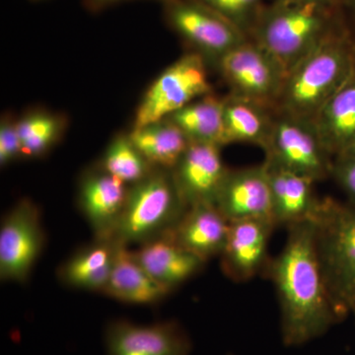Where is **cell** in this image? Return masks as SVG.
<instances>
[{
  "mask_svg": "<svg viewBox=\"0 0 355 355\" xmlns=\"http://www.w3.org/2000/svg\"><path fill=\"white\" fill-rule=\"evenodd\" d=\"M343 8H347L355 18V0H343Z\"/></svg>",
  "mask_w": 355,
  "mask_h": 355,
  "instance_id": "obj_31",
  "label": "cell"
},
{
  "mask_svg": "<svg viewBox=\"0 0 355 355\" xmlns=\"http://www.w3.org/2000/svg\"><path fill=\"white\" fill-rule=\"evenodd\" d=\"M223 103L209 94L195 100L168 116L190 142L223 146Z\"/></svg>",
  "mask_w": 355,
  "mask_h": 355,
  "instance_id": "obj_24",
  "label": "cell"
},
{
  "mask_svg": "<svg viewBox=\"0 0 355 355\" xmlns=\"http://www.w3.org/2000/svg\"><path fill=\"white\" fill-rule=\"evenodd\" d=\"M258 103L230 95L223 103L224 146L253 144L265 146L272 130L275 114Z\"/></svg>",
  "mask_w": 355,
  "mask_h": 355,
  "instance_id": "obj_22",
  "label": "cell"
},
{
  "mask_svg": "<svg viewBox=\"0 0 355 355\" xmlns=\"http://www.w3.org/2000/svg\"><path fill=\"white\" fill-rule=\"evenodd\" d=\"M218 65L231 95L275 111L286 73L259 44L247 40L224 55Z\"/></svg>",
  "mask_w": 355,
  "mask_h": 355,
  "instance_id": "obj_8",
  "label": "cell"
},
{
  "mask_svg": "<svg viewBox=\"0 0 355 355\" xmlns=\"http://www.w3.org/2000/svg\"><path fill=\"white\" fill-rule=\"evenodd\" d=\"M187 209L172 170L155 167L141 181L128 186L110 240L123 246H139L170 232Z\"/></svg>",
  "mask_w": 355,
  "mask_h": 355,
  "instance_id": "obj_4",
  "label": "cell"
},
{
  "mask_svg": "<svg viewBox=\"0 0 355 355\" xmlns=\"http://www.w3.org/2000/svg\"><path fill=\"white\" fill-rule=\"evenodd\" d=\"M62 123L50 114H28L17 121L22 156L36 158L46 153L58 140Z\"/></svg>",
  "mask_w": 355,
  "mask_h": 355,
  "instance_id": "obj_26",
  "label": "cell"
},
{
  "mask_svg": "<svg viewBox=\"0 0 355 355\" xmlns=\"http://www.w3.org/2000/svg\"><path fill=\"white\" fill-rule=\"evenodd\" d=\"M205 60L200 53H186L154 81L140 103L133 128L163 120L198 98L210 94Z\"/></svg>",
  "mask_w": 355,
  "mask_h": 355,
  "instance_id": "obj_7",
  "label": "cell"
},
{
  "mask_svg": "<svg viewBox=\"0 0 355 355\" xmlns=\"http://www.w3.org/2000/svg\"><path fill=\"white\" fill-rule=\"evenodd\" d=\"M354 72L352 46L342 26L288 72L275 111L312 123Z\"/></svg>",
  "mask_w": 355,
  "mask_h": 355,
  "instance_id": "obj_3",
  "label": "cell"
},
{
  "mask_svg": "<svg viewBox=\"0 0 355 355\" xmlns=\"http://www.w3.org/2000/svg\"><path fill=\"white\" fill-rule=\"evenodd\" d=\"M166 16L173 29L195 46L200 55L217 62L249 40L232 23L197 0H166Z\"/></svg>",
  "mask_w": 355,
  "mask_h": 355,
  "instance_id": "obj_10",
  "label": "cell"
},
{
  "mask_svg": "<svg viewBox=\"0 0 355 355\" xmlns=\"http://www.w3.org/2000/svg\"><path fill=\"white\" fill-rule=\"evenodd\" d=\"M38 207L22 198L4 216L0 227V279L25 282L44 248Z\"/></svg>",
  "mask_w": 355,
  "mask_h": 355,
  "instance_id": "obj_9",
  "label": "cell"
},
{
  "mask_svg": "<svg viewBox=\"0 0 355 355\" xmlns=\"http://www.w3.org/2000/svg\"><path fill=\"white\" fill-rule=\"evenodd\" d=\"M275 224L268 220H238L229 223L227 239L220 254L224 273L237 282L263 272L270 260L268 242Z\"/></svg>",
  "mask_w": 355,
  "mask_h": 355,
  "instance_id": "obj_13",
  "label": "cell"
},
{
  "mask_svg": "<svg viewBox=\"0 0 355 355\" xmlns=\"http://www.w3.org/2000/svg\"><path fill=\"white\" fill-rule=\"evenodd\" d=\"M116 243L97 240L76 252L58 270V277L73 288L103 292L113 268Z\"/></svg>",
  "mask_w": 355,
  "mask_h": 355,
  "instance_id": "obj_21",
  "label": "cell"
},
{
  "mask_svg": "<svg viewBox=\"0 0 355 355\" xmlns=\"http://www.w3.org/2000/svg\"><path fill=\"white\" fill-rule=\"evenodd\" d=\"M342 9L303 2L263 6L250 40L272 55L286 76L329 35L342 27Z\"/></svg>",
  "mask_w": 355,
  "mask_h": 355,
  "instance_id": "obj_2",
  "label": "cell"
},
{
  "mask_svg": "<svg viewBox=\"0 0 355 355\" xmlns=\"http://www.w3.org/2000/svg\"><path fill=\"white\" fill-rule=\"evenodd\" d=\"M272 1L303 2V3H316L321 6L335 7L343 9V0H272Z\"/></svg>",
  "mask_w": 355,
  "mask_h": 355,
  "instance_id": "obj_30",
  "label": "cell"
},
{
  "mask_svg": "<svg viewBox=\"0 0 355 355\" xmlns=\"http://www.w3.org/2000/svg\"><path fill=\"white\" fill-rule=\"evenodd\" d=\"M107 355H189L191 342L177 322L137 324L116 320L106 331Z\"/></svg>",
  "mask_w": 355,
  "mask_h": 355,
  "instance_id": "obj_11",
  "label": "cell"
},
{
  "mask_svg": "<svg viewBox=\"0 0 355 355\" xmlns=\"http://www.w3.org/2000/svg\"><path fill=\"white\" fill-rule=\"evenodd\" d=\"M266 162L321 182L331 175L333 160L320 142L312 123L275 111L265 146Z\"/></svg>",
  "mask_w": 355,
  "mask_h": 355,
  "instance_id": "obj_6",
  "label": "cell"
},
{
  "mask_svg": "<svg viewBox=\"0 0 355 355\" xmlns=\"http://www.w3.org/2000/svg\"><path fill=\"white\" fill-rule=\"evenodd\" d=\"M265 163L272 193L273 221L288 226L312 218L320 200L315 196L312 180L277 166Z\"/></svg>",
  "mask_w": 355,
  "mask_h": 355,
  "instance_id": "obj_18",
  "label": "cell"
},
{
  "mask_svg": "<svg viewBox=\"0 0 355 355\" xmlns=\"http://www.w3.org/2000/svg\"><path fill=\"white\" fill-rule=\"evenodd\" d=\"M220 148L216 144L190 142L172 170L188 207L198 203H216L228 171L222 162Z\"/></svg>",
  "mask_w": 355,
  "mask_h": 355,
  "instance_id": "obj_14",
  "label": "cell"
},
{
  "mask_svg": "<svg viewBox=\"0 0 355 355\" xmlns=\"http://www.w3.org/2000/svg\"><path fill=\"white\" fill-rule=\"evenodd\" d=\"M132 144L130 135H119L110 144L102 169L128 186L144 179L154 169Z\"/></svg>",
  "mask_w": 355,
  "mask_h": 355,
  "instance_id": "obj_25",
  "label": "cell"
},
{
  "mask_svg": "<svg viewBox=\"0 0 355 355\" xmlns=\"http://www.w3.org/2000/svg\"><path fill=\"white\" fill-rule=\"evenodd\" d=\"M91 1L97 6H103V4L112 3V2L120 1V0H91Z\"/></svg>",
  "mask_w": 355,
  "mask_h": 355,
  "instance_id": "obj_32",
  "label": "cell"
},
{
  "mask_svg": "<svg viewBox=\"0 0 355 355\" xmlns=\"http://www.w3.org/2000/svg\"><path fill=\"white\" fill-rule=\"evenodd\" d=\"M128 188V184L102 168L83 178L79 188V205L94 232L95 239L111 238L123 211Z\"/></svg>",
  "mask_w": 355,
  "mask_h": 355,
  "instance_id": "obj_15",
  "label": "cell"
},
{
  "mask_svg": "<svg viewBox=\"0 0 355 355\" xmlns=\"http://www.w3.org/2000/svg\"><path fill=\"white\" fill-rule=\"evenodd\" d=\"M132 253L154 279L173 291L198 275L207 263L180 246L169 232L139 245Z\"/></svg>",
  "mask_w": 355,
  "mask_h": 355,
  "instance_id": "obj_17",
  "label": "cell"
},
{
  "mask_svg": "<svg viewBox=\"0 0 355 355\" xmlns=\"http://www.w3.org/2000/svg\"><path fill=\"white\" fill-rule=\"evenodd\" d=\"M229 223L214 203H198L188 207L169 233L180 246L209 261L223 251Z\"/></svg>",
  "mask_w": 355,
  "mask_h": 355,
  "instance_id": "obj_16",
  "label": "cell"
},
{
  "mask_svg": "<svg viewBox=\"0 0 355 355\" xmlns=\"http://www.w3.org/2000/svg\"><path fill=\"white\" fill-rule=\"evenodd\" d=\"M345 154H355V142L354 144H352V146L350 147L349 150H347V153H345Z\"/></svg>",
  "mask_w": 355,
  "mask_h": 355,
  "instance_id": "obj_33",
  "label": "cell"
},
{
  "mask_svg": "<svg viewBox=\"0 0 355 355\" xmlns=\"http://www.w3.org/2000/svg\"><path fill=\"white\" fill-rule=\"evenodd\" d=\"M135 146L153 167L173 170L190 141L170 119L133 128L130 135Z\"/></svg>",
  "mask_w": 355,
  "mask_h": 355,
  "instance_id": "obj_23",
  "label": "cell"
},
{
  "mask_svg": "<svg viewBox=\"0 0 355 355\" xmlns=\"http://www.w3.org/2000/svg\"><path fill=\"white\" fill-rule=\"evenodd\" d=\"M312 123L331 157L349 150L355 142V72L320 110Z\"/></svg>",
  "mask_w": 355,
  "mask_h": 355,
  "instance_id": "obj_20",
  "label": "cell"
},
{
  "mask_svg": "<svg viewBox=\"0 0 355 355\" xmlns=\"http://www.w3.org/2000/svg\"><path fill=\"white\" fill-rule=\"evenodd\" d=\"M202 6L232 23L250 39L256 21L263 10V0H197Z\"/></svg>",
  "mask_w": 355,
  "mask_h": 355,
  "instance_id": "obj_27",
  "label": "cell"
},
{
  "mask_svg": "<svg viewBox=\"0 0 355 355\" xmlns=\"http://www.w3.org/2000/svg\"><path fill=\"white\" fill-rule=\"evenodd\" d=\"M116 245L111 275L102 293L137 305L155 304L171 293L173 289L159 284L139 265L128 247Z\"/></svg>",
  "mask_w": 355,
  "mask_h": 355,
  "instance_id": "obj_19",
  "label": "cell"
},
{
  "mask_svg": "<svg viewBox=\"0 0 355 355\" xmlns=\"http://www.w3.org/2000/svg\"><path fill=\"white\" fill-rule=\"evenodd\" d=\"M19 156H22V146L17 121L2 119L0 125V164L6 166Z\"/></svg>",
  "mask_w": 355,
  "mask_h": 355,
  "instance_id": "obj_28",
  "label": "cell"
},
{
  "mask_svg": "<svg viewBox=\"0 0 355 355\" xmlns=\"http://www.w3.org/2000/svg\"><path fill=\"white\" fill-rule=\"evenodd\" d=\"M263 272L279 297L284 345L310 342L343 319L324 282L313 217L287 227L286 244Z\"/></svg>",
  "mask_w": 355,
  "mask_h": 355,
  "instance_id": "obj_1",
  "label": "cell"
},
{
  "mask_svg": "<svg viewBox=\"0 0 355 355\" xmlns=\"http://www.w3.org/2000/svg\"><path fill=\"white\" fill-rule=\"evenodd\" d=\"M313 219L324 282L345 318L355 310V207L323 198Z\"/></svg>",
  "mask_w": 355,
  "mask_h": 355,
  "instance_id": "obj_5",
  "label": "cell"
},
{
  "mask_svg": "<svg viewBox=\"0 0 355 355\" xmlns=\"http://www.w3.org/2000/svg\"><path fill=\"white\" fill-rule=\"evenodd\" d=\"M331 176L355 205V154H343L333 161ZM355 207V205H354Z\"/></svg>",
  "mask_w": 355,
  "mask_h": 355,
  "instance_id": "obj_29",
  "label": "cell"
},
{
  "mask_svg": "<svg viewBox=\"0 0 355 355\" xmlns=\"http://www.w3.org/2000/svg\"><path fill=\"white\" fill-rule=\"evenodd\" d=\"M214 205L229 222L257 219L275 223L265 163L243 169H228Z\"/></svg>",
  "mask_w": 355,
  "mask_h": 355,
  "instance_id": "obj_12",
  "label": "cell"
},
{
  "mask_svg": "<svg viewBox=\"0 0 355 355\" xmlns=\"http://www.w3.org/2000/svg\"><path fill=\"white\" fill-rule=\"evenodd\" d=\"M354 317H355V310L354 311Z\"/></svg>",
  "mask_w": 355,
  "mask_h": 355,
  "instance_id": "obj_34",
  "label": "cell"
}]
</instances>
